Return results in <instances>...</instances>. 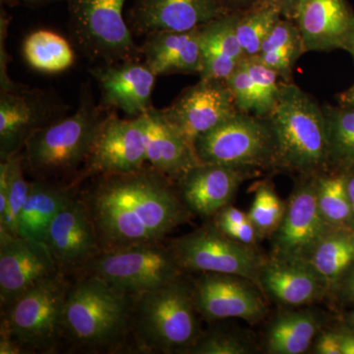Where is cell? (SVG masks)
I'll return each mask as SVG.
<instances>
[{
  "label": "cell",
  "instance_id": "cell-31",
  "mask_svg": "<svg viewBox=\"0 0 354 354\" xmlns=\"http://www.w3.org/2000/svg\"><path fill=\"white\" fill-rule=\"evenodd\" d=\"M317 202L324 220L332 228H354L346 171H328L317 176Z\"/></svg>",
  "mask_w": 354,
  "mask_h": 354
},
{
  "label": "cell",
  "instance_id": "cell-1",
  "mask_svg": "<svg viewBox=\"0 0 354 354\" xmlns=\"http://www.w3.org/2000/svg\"><path fill=\"white\" fill-rule=\"evenodd\" d=\"M174 180L146 165L139 171L91 179L79 198L102 252L162 242L192 216Z\"/></svg>",
  "mask_w": 354,
  "mask_h": 354
},
{
  "label": "cell",
  "instance_id": "cell-27",
  "mask_svg": "<svg viewBox=\"0 0 354 354\" xmlns=\"http://www.w3.org/2000/svg\"><path fill=\"white\" fill-rule=\"evenodd\" d=\"M322 318L313 310H288L272 319L265 337L266 353H306L320 334Z\"/></svg>",
  "mask_w": 354,
  "mask_h": 354
},
{
  "label": "cell",
  "instance_id": "cell-23",
  "mask_svg": "<svg viewBox=\"0 0 354 354\" xmlns=\"http://www.w3.org/2000/svg\"><path fill=\"white\" fill-rule=\"evenodd\" d=\"M145 64L157 76L200 74L202 50L200 28L189 31L153 32L140 46Z\"/></svg>",
  "mask_w": 354,
  "mask_h": 354
},
{
  "label": "cell",
  "instance_id": "cell-22",
  "mask_svg": "<svg viewBox=\"0 0 354 354\" xmlns=\"http://www.w3.org/2000/svg\"><path fill=\"white\" fill-rule=\"evenodd\" d=\"M259 288L274 302L288 307L306 306L330 292L308 260L274 257L268 258L263 266Z\"/></svg>",
  "mask_w": 354,
  "mask_h": 354
},
{
  "label": "cell",
  "instance_id": "cell-19",
  "mask_svg": "<svg viewBox=\"0 0 354 354\" xmlns=\"http://www.w3.org/2000/svg\"><path fill=\"white\" fill-rule=\"evenodd\" d=\"M90 73L101 90L104 108L122 111L130 118H138L153 109L152 94L158 76L145 62L132 59L97 64Z\"/></svg>",
  "mask_w": 354,
  "mask_h": 354
},
{
  "label": "cell",
  "instance_id": "cell-26",
  "mask_svg": "<svg viewBox=\"0 0 354 354\" xmlns=\"http://www.w3.org/2000/svg\"><path fill=\"white\" fill-rule=\"evenodd\" d=\"M81 186L69 181L32 179L18 225V235L44 241L51 221L78 194Z\"/></svg>",
  "mask_w": 354,
  "mask_h": 354
},
{
  "label": "cell",
  "instance_id": "cell-34",
  "mask_svg": "<svg viewBox=\"0 0 354 354\" xmlns=\"http://www.w3.org/2000/svg\"><path fill=\"white\" fill-rule=\"evenodd\" d=\"M286 209V203L279 196L270 181L256 184L253 203L247 215L261 239H271L281 225Z\"/></svg>",
  "mask_w": 354,
  "mask_h": 354
},
{
  "label": "cell",
  "instance_id": "cell-38",
  "mask_svg": "<svg viewBox=\"0 0 354 354\" xmlns=\"http://www.w3.org/2000/svg\"><path fill=\"white\" fill-rule=\"evenodd\" d=\"M225 83L227 84L230 92L234 95L239 111L258 115L259 102H258L257 92L254 87L252 79L242 62L232 72V75L225 80Z\"/></svg>",
  "mask_w": 354,
  "mask_h": 354
},
{
  "label": "cell",
  "instance_id": "cell-32",
  "mask_svg": "<svg viewBox=\"0 0 354 354\" xmlns=\"http://www.w3.org/2000/svg\"><path fill=\"white\" fill-rule=\"evenodd\" d=\"M329 138L330 171H346L354 165V109L323 106Z\"/></svg>",
  "mask_w": 354,
  "mask_h": 354
},
{
  "label": "cell",
  "instance_id": "cell-13",
  "mask_svg": "<svg viewBox=\"0 0 354 354\" xmlns=\"http://www.w3.org/2000/svg\"><path fill=\"white\" fill-rule=\"evenodd\" d=\"M317 176H299L286 202L285 216L272 234L270 257L308 260L332 230L324 220L316 194Z\"/></svg>",
  "mask_w": 354,
  "mask_h": 354
},
{
  "label": "cell",
  "instance_id": "cell-51",
  "mask_svg": "<svg viewBox=\"0 0 354 354\" xmlns=\"http://www.w3.org/2000/svg\"><path fill=\"white\" fill-rule=\"evenodd\" d=\"M0 2H1V4L9 7H15L20 4L19 0H0Z\"/></svg>",
  "mask_w": 354,
  "mask_h": 354
},
{
  "label": "cell",
  "instance_id": "cell-12",
  "mask_svg": "<svg viewBox=\"0 0 354 354\" xmlns=\"http://www.w3.org/2000/svg\"><path fill=\"white\" fill-rule=\"evenodd\" d=\"M69 106L50 91L24 86L0 92V162L22 152L35 132L67 115Z\"/></svg>",
  "mask_w": 354,
  "mask_h": 354
},
{
  "label": "cell",
  "instance_id": "cell-9",
  "mask_svg": "<svg viewBox=\"0 0 354 354\" xmlns=\"http://www.w3.org/2000/svg\"><path fill=\"white\" fill-rule=\"evenodd\" d=\"M185 274L174 252L162 242L104 251L88 261L76 276L94 277L136 297Z\"/></svg>",
  "mask_w": 354,
  "mask_h": 354
},
{
  "label": "cell",
  "instance_id": "cell-17",
  "mask_svg": "<svg viewBox=\"0 0 354 354\" xmlns=\"http://www.w3.org/2000/svg\"><path fill=\"white\" fill-rule=\"evenodd\" d=\"M44 242L58 271L68 276L102 252L94 225L78 194L51 221Z\"/></svg>",
  "mask_w": 354,
  "mask_h": 354
},
{
  "label": "cell",
  "instance_id": "cell-16",
  "mask_svg": "<svg viewBox=\"0 0 354 354\" xmlns=\"http://www.w3.org/2000/svg\"><path fill=\"white\" fill-rule=\"evenodd\" d=\"M58 272L46 242L0 232L1 312L26 291Z\"/></svg>",
  "mask_w": 354,
  "mask_h": 354
},
{
  "label": "cell",
  "instance_id": "cell-7",
  "mask_svg": "<svg viewBox=\"0 0 354 354\" xmlns=\"http://www.w3.org/2000/svg\"><path fill=\"white\" fill-rule=\"evenodd\" d=\"M127 0H67L69 28L81 53L97 64L138 59L140 46L123 16Z\"/></svg>",
  "mask_w": 354,
  "mask_h": 354
},
{
  "label": "cell",
  "instance_id": "cell-47",
  "mask_svg": "<svg viewBox=\"0 0 354 354\" xmlns=\"http://www.w3.org/2000/svg\"><path fill=\"white\" fill-rule=\"evenodd\" d=\"M337 101L339 106L354 109V83L346 91L337 94Z\"/></svg>",
  "mask_w": 354,
  "mask_h": 354
},
{
  "label": "cell",
  "instance_id": "cell-52",
  "mask_svg": "<svg viewBox=\"0 0 354 354\" xmlns=\"http://www.w3.org/2000/svg\"><path fill=\"white\" fill-rule=\"evenodd\" d=\"M348 321L351 327H353V329L354 330V312L353 314H351V317H349Z\"/></svg>",
  "mask_w": 354,
  "mask_h": 354
},
{
  "label": "cell",
  "instance_id": "cell-35",
  "mask_svg": "<svg viewBox=\"0 0 354 354\" xmlns=\"http://www.w3.org/2000/svg\"><path fill=\"white\" fill-rule=\"evenodd\" d=\"M257 351L255 342L246 333L214 327L201 333L187 354H252Z\"/></svg>",
  "mask_w": 354,
  "mask_h": 354
},
{
  "label": "cell",
  "instance_id": "cell-41",
  "mask_svg": "<svg viewBox=\"0 0 354 354\" xmlns=\"http://www.w3.org/2000/svg\"><path fill=\"white\" fill-rule=\"evenodd\" d=\"M313 353L342 354L339 333L332 332V330L320 332L314 342Z\"/></svg>",
  "mask_w": 354,
  "mask_h": 354
},
{
  "label": "cell",
  "instance_id": "cell-3",
  "mask_svg": "<svg viewBox=\"0 0 354 354\" xmlns=\"http://www.w3.org/2000/svg\"><path fill=\"white\" fill-rule=\"evenodd\" d=\"M113 109L97 104L92 90L84 86L75 113L35 132L22 155L26 174L32 179L72 183L87 162L95 139Z\"/></svg>",
  "mask_w": 354,
  "mask_h": 354
},
{
  "label": "cell",
  "instance_id": "cell-37",
  "mask_svg": "<svg viewBox=\"0 0 354 354\" xmlns=\"http://www.w3.org/2000/svg\"><path fill=\"white\" fill-rule=\"evenodd\" d=\"M242 64L252 79L254 87L257 92L259 102L257 116L267 118L278 100L281 83L279 82V79L281 77L274 70L262 64L256 57H245L242 60Z\"/></svg>",
  "mask_w": 354,
  "mask_h": 354
},
{
  "label": "cell",
  "instance_id": "cell-24",
  "mask_svg": "<svg viewBox=\"0 0 354 354\" xmlns=\"http://www.w3.org/2000/svg\"><path fill=\"white\" fill-rule=\"evenodd\" d=\"M147 115V165L176 183L200 164L194 146L165 120L160 109H151Z\"/></svg>",
  "mask_w": 354,
  "mask_h": 354
},
{
  "label": "cell",
  "instance_id": "cell-39",
  "mask_svg": "<svg viewBox=\"0 0 354 354\" xmlns=\"http://www.w3.org/2000/svg\"><path fill=\"white\" fill-rule=\"evenodd\" d=\"M9 17L1 10L0 16V92H8L18 87L19 84L14 82L8 75L9 55L6 50L7 29Z\"/></svg>",
  "mask_w": 354,
  "mask_h": 354
},
{
  "label": "cell",
  "instance_id": "cell-14",
  "mask_svg": "<svg viewBox=\"0 0 354 354\" xmlns=\"http://www.w3.org/2000/svg\"><path fill=\"white\" fill-rule=\"evenodd\" d=\"M191 281L198 313L208 322L239 318L256 324L267 314L264 293L249 279L234 274L201 272Z\"/></svg>",
  "mask_w": 354,
  "mask_h": 354
},
{
  "label": "cell",
  "instance_id": "cell-44",
  "mask_svg": "<svg viewBox=\"0 0 354 354\" xmlns=\"http://www.w3.org/2000/svg\"><path fill=\"white\" fill-rule=\"evenodd\" d=\"M227 12H243L255 6L259 0H218Z\"/></svg>",
  "mask_w": 354,
  "mask_h": 354
},
{
  "label": "cell",
  "instance_id": "cell-15",
  "mask_svg": "<svg viewBox=\"0 0 354 354\" xmlns=\"http://www.w3.org/2000/svg\"><path fill=\"white\" fill-rule=\"evenodd\" d=\"M160 111L193 146L198 137L239 113L227 84L215 79H200Z\"/></svg>",
  "mask_w": 354,
  "mask_h": 354
},
{
  "label": "cell",
  "instance_id": "cell-36",
  "mask_svg": "<svg viewBox=\"0 0 354 354\" xmlns=\"http://www.w3.org/2000/svg\"><path fill=\"white\" fill-rule=\"evenodd\" d=\"M6 160L8 162L9 169V192L6 215L0 218V232L18 235V225L29 194L30 181L25 177L21 153Z\"/></svg>",
  "mask_w": 354,
  "mask_h": 354
},
{
  "label": "cell",
  "instance_id": "cell-4",
  "mask_svg": "<svg viewBox=\"0 0 354 354\" xmlns=\"http://www.w3.org/2000/svg\"><path fill=\"white\" fill-rule=\"evenodd\" d=\"M276 139V169L298 176L330 171L329 138L323 106L291 82L281 81L267 116Z\"/></svg>",
  "mask_w": 354,
  "mask_h": 354
},
{
  "label": "cell",
  "instance_id": "cell-20",
  "mask_svg": "<svg viewBox=\"0 0 354 354\" xmlns=\"http://www.w3.org/2000/svg\"><path fill=\"white\" fill-rule=\"evenodd\" d=\"M218 0H134L127 14L133 34L189 31L225 15Z\"/></svg>",
  "mask_w": 354,
  "mask_h": 354
},
{
  "label": "cell",
  "instance_id": "cell-11",
  "mask_svg": "<svg viewBox=\"0 0 354 354\" xmlns=\"http://www.w3.org/2000/svg\"><path fill=\"white\" fill-rule=\"evenodd\" d=\"M148 115L123 120L114 111L109 114L87 162L72 183L82 186L94 177L128 174L147 165Z\"/></svg>",
  "mask_w": 354,
  "mask_h": 354
},
{
  "label": "cell",
  "instance_id": "cell-18",
  "mask_svg": "<svg viewBox=\"0 0 354 354\" xmlns=\"http://www.w3.org/2000/svg\"><path fill=\"white\" fill-rule=\"evenodd\" d=\"M259 174L252 169L200 162L176 181L177 190L192 215L209 220L230 205L244 181Z\"/></svg>",
  "mask_w": 354,
  "mask_h": 354
},
{
  "label": "cell",
  "instance_id": "cell-42",
  "mask_svg": "<svg viewBox=\"0 0 354 354\" xmlns=\"http://www.w3.org/2000/svg\"><path fill=\"white\" fill-rule=\"evenodd\" d=\"M258 2L269 4L278 9L286 19L295 21V13L299 0H259Z\"/></svg>",
  "mask_w": 354,
  "mask_h": 354
},
{
  "label": "cell",
  "instance_id": "cell-33",
  "mask_svg": "<svg viewBox=\"0 0 354 354\" xmlns=\"http://www.w3.org/2000/svg\"><path fill=\"white\" fill-rule=\"evenodd\" d=\"M281 18L278 9L262 2L239 13L236 37L245 57H256L260 53L263 41Z\"/></svg>",
  "mask_w": 354,
  "mask_h": 354
},
{
  "label": "cell",
  "instance_id": "cell-29",
  "mask_svg": "<svg viewBox=\"0 0 354 354\" xmlns=\"http://www.w3.org/2000/svg\"><path fill=\"white\" fill-rule=\"evenodd\" d=\"M23 57L31 68L46 74L66 71L75 62V53L66 39L50 30H37L28 35Z\"/></svg>",
  "mask_w": 354,
  "mask_h": 354
},
{
  "label": "cell",
  "instance_id": "cell-8",
  "mask_svg": "<svg viewBox=\"0 0 354 354\" xmlns=\"http://www.w3.org/2000/svg\"><path fill=\"white\" fill-rule=\"evenodd\" d=\"M198 160L237 169H276V139L267 118L236 113L198 137L194 142Z\"/></svg>",
  "mask_w": 354,
  "mask_h": 354
},
{
  "label": "cell",
  "instance_id": "cell-21",
  "mask_svg": "<svg viewBox=\"0 0 354 354\" xmlns=\"http://www.w3.org/2000/svg\"><path fill=\"white\" fill-rule=\"evenodd\" d=\"M295 22L304 53L344 50L354 35V11L348 0H299Z\"/></svg>",
  "mask_w": 354,
  "mask_h": 354
},
{
  "label": "cell",
  "instance_id": "cell-2",
  "mask_svg": "<svg viewBox=\"0 0 354 354\" xmlns=\"http://www.w3.org/2000/svg\"><path fill=\"white\" fill-rule=\"evenodd\" d=\"M64 312V344L84 353L125 349L131 339L134 297L94 277L76 276Z\"/></svg>",
  "mask_w": 354,
  "mask_h": 354
},
{
  "label": "cell",
  "instance_id": "cell-40",
  "mask_svg": "<svg viewBox=\"0 0 354 354\" xmlns=\"http://www.w3.org/2000/svg\"><path fill=\"white\" fill-rule=\"evenodd\" d=\"M216 227L230 239L246 244V245L257 247L258 242L262 239L249 218L242 223H234V225H221V227Z\"/></svg>",
  "mask_w": 354,
  "mask_h": 354
},
{
  "label": "cell",
  "instance_id": "cell-30",
  "mask_svg": "<svg viewBox=\"0 0 354 354\" xmlns=\"http://www.w3.org/2000/svg\"><path fill=\"white\" fill-rule=\"evenodd\" d=\"M304 53V43L297 23L281 18L263 41L256 57L274 70L283 82H290L293 67Z\"/></svg>",
  "mask_w": 354,
  "mask_h": 354
},
{
  "label": "cell",
  "instance_id": "cell-5",
  "mask_svg": "<svg viewBox=\"0 0 354 354\" xmlns=\"http://www.w3.org/2000/svg\"><path fill=\"white\" fill-rule=\"evenodd\" d=\"M185 274L134 297L131 341L138 353H188L202 330Z\"/></svg>",
  "mask_w": 354,
  "mask_h": 354
},
{
  "label": "cell",
  "instance_id": "cell-10",
  "mask_svg": "<svg viewBox=\"0 0 354 354\" xmlns=\"http://www.w3.org/2000/svg\"><path fill=\"white\" fill-rule=\"evenodd\" d=\"M169 246L184 272L234 274L258 286L261 271L268 259L257 247L230 239L212 223L177 237Z\"/></svg>",
  "mask_w": 354,
  "mask_h": 354
},
{
  "label": "cell",
  "instance_id": "cell-6",
  "mask_svg": "<svg viewBox=\"0 0 354 354\" xmlns=\"http://www.w3.org/2000/svg\"><path fill=\"white\" fill-rule=\"evenodd\" d=\"M58 272L37 283L1 312L0 335L10 337L26 353H53L64 344L65 299L71 281Z\"/></svg>",
  "mask_w": 354,
  "mask_h": 354
},
{
  "label": "cell",
  "instance_id": "cell-43",
  "mask_svg": "<svg viewBox=\"0 0 354 354\" xmlns=\"http://www.w3.org/2000/svg\"><path fill=\"white\" fill-rule=\"evenodd\" d=\"M337 288L341 290L342 297L348 301L354 302V262L339 279V283L335 286V288Z\"/></svg>",
  "mask_w": 354,
  "mask_h": 354
},
{
  "label": "cell",
  "instance_id": "cell-45",
  "mask_svg": "<svg viewBox=\"0 0 354 354\" xmlns=\"http://www.w3.org/2000/svg\"><path fill=\"white\" fill-rule=\"evenodd\" d=\"M26 353L17 342L10 337L0 335V354H20Z\"/></svg>",
  "mask_w": 354,
  "mask_h": 354
},
{
  "label": "cell",
  "instance_id": "cell-50",
  "mask_svg": "<svg viewBox=\"0 0 354 354\" xmlns=\"http://www.w3.org/2000/svg\"><path fill=\"white\" fill-rule=\"evenodd\" d=\"M344 50L348 51L349 55H351L354 62V35L351 37V39H349L348 44H346V48Z\"/></svg>",
  "mask_w": 354,
  "mask_h": 354
},
{
  "label": "cell",
  "instance_id": "cell-28",
  "mask_svg": "<svg viewBox=\"0 0 354 354\" xmlns=\"http://www.w3.org/2000/svg\"><path fill=\"white\" fill-rule=\"evenodd\" d=\"M308 261L329 290H335L354 262V228H332L317 244Z\"/></svg>",
  "mask_w": 354,
  "mask_h": 354
},
{
  "label": "cell",
  "instance_id": "cell-25",
  "mask_svg": "<svg viewBox=\"0 0 354 354\" xmlns=\"http://www.w3.org/2000/svg\"><path fill=\"white\" fill-rule=\"evenodd\" d=\"M239 13L225 14L200 27L203 58L200 79L225 81L245 58L236 37Z\"/></svg>",
  "mask_w": 354,
  "mask_h": 354
},
{
  "label": "cell",
  "instance_id": "cell-48",
  "mask_svg": "<svg viewBox=\"0 0 354 354\" xmlns=\"http://www.w3.org/2000/svg\"><path fill=\"white\" fill-rule=\"evenodd\" d=\"M344 171H346V187H348L349 201H351L354 220V165Z\"/></svg>",
  "mask_w": 354,
  "mask_h": 354
},
{
  "label": "cell",
  "instance_id": "cell-49",
  "mask_svg": "<svg viewBox=\"0 0 354 354\" xmlns=\"http://www.w3.org/2000/svg\"><path fill=\"white\" fill-rule=\"evenodd\" d=\"M20 4L28 7H41L53 3L58 0H19Z\"/></svg>",
  "mask_w": 354,
  "mask_h": 354
},
{
  "label": "cell",
  "instance_id": "cell-46",
  "mask_svg": "<svg viewBox=\"0 0 354 354\" xmlns=\"http://www.w3.org/2000/svg\"><path fill=\"white\" fill-rule=\"evenodd\" d=\"M337 333L341 339L342 354H354V335L344 330Z\"/></svg>",
  "mask_w": 354,
  "mask_h": 354
}]
</instances>
